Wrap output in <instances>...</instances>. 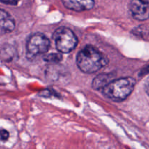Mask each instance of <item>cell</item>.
I'll return each mask as SVG.
<instances>
[{
  "instance_id": "obj_10",
  "label": "cell",
  "mask_w": 149,
  "mask_h": 149,
  "mask_svg": "<svg viewBox=\"0 0 149 149\" xmlns=\"http://www.w3.org/2000/svg\"><path fill=\"white\" fill-rule=\"evenodd\" d=\"M1 141H6L7 140H8L9 137H10V134H9L8 131L4 129H1Z\"/></svg>"
},
{
  "instance_id": "obj_12",
  "label": "cell",
  "mask_w": 149,
  "mask_h": 149,
  "mask_svg": "<svg viewBox=\"0 0 149 149\" xmlns=\"http://www.w3.org/2000/svg\"><path fill=\"white\" fill-rule=\"evenodd\" d=\"M146 92H147V94L149 95V84H148V86H147L146 87Z\"/></svg>"
},
{
  "instance_id": "obj_4",
  "label": "cell",
  "mask_w": 149,
  "mask_h": 149,
  "mask_svg": "<svg viewBox=\"0 0 149 149\" xmlns=\"http://www.w3.org/2000/svg\"><path fill=\"white\" fill-rule=\"evenodd\" d=\"M50 47V41L41 33H36L29 37L26 45L27 55L29 57H36L38 55L46 53Z\"/></svg>"
},
{
  "instance_id": "obj_3",
  "label": "cell",
  "mask_w": 149,
  "mask_h": 149,
  "mask_svg": "<svg viewBox=\"0 0 149 149\" xmlns=\"http://www.w3.org/2000/svg\"><path fill=\"white\" fill-rule=\"evenodd\" d=\"M56 49L61 53H68L75 49L78 39L74 32L66 27L56 29L52 34Z\"/></svg>"
},
{
  "instance_id": "obj_7",
  "label": "cell",
  "mask_w": 149,
  "mask_h": 149,
  "mask_svg": "<svg viewBox=\"0 0 149 149\" xmlns=\"http://www.w3.org/2000/svg\"><path fill=\"white\" fill-rule=\"evenodd\" d=\"M15 27V23L11 15L4 10H1L0 11L1 33L2 34L10 33L14 30Z\"/></svg>"
},
{
  "instance_id": "obj_2",
  "label": "cell",
  "mask_w": 149,
  "mask_h": 149,
  "mask_svg": "<svg viewBox=\"0 0 149 149\" xmlns=\"http://www.w3.org/2000/svg\"><path fill=\"white\" fill-rule=\"evenodd\" d=\"M136 81L132 77H125L112 80L103 89V94L114 102L126 100L134 90Z\"/></svg>"
},
{
  "instance_id": "obj_9",
  "label": "cell",
  "mask_w": 149,
  "mask_h": 149,
  "mask_svg": "<svg viewBox=\"0 0 149 149\" xmlns=\"http://www.w3.org/2000/svg\"><path fill=\"white\" fill-rule=\"evenodd\" d=\"M43 60L45 62L58 63L63 60V56L61 53H50L45 55Z\"/></svg>"
},
{
  "instance_id": "obj_8",
  "label": "cell",
  "mask_w": 149,
  "mask_h": 149,
  "mask_svg": "<svg viewBox=\"0 0 149 149\" xmlns=\"http://www.w3.org/2000/svg\"><path fill=\"white\" fill-rule=\"evenodd\" d=\"M114 75L112 74H101L97 75L92 82V87L94 90H103L107 84L112 81Z\"/></svg>"
},
{
  "instance_id": "obj_5",
  "label": "cell",
  "mask_w": 149,
  "mask_h": 149,
  "mask_svg": "<svg viewBox=\"0 0 149 149\" xmlns=\"http://www.w3.org/2000/svg\"><path fill=\"white\" fill-rule=\"evenodd\" d=\"M129 10L134 19L143 21L149 18V0H131Z\"/></svg>"
},
{
  "instance_id": "obj_6",
  "label": "cell",
  "mask_w": 149,
  "mask_h": 149,
  "mask_svg": "<svg viewBox=\"0 0 149 149\" xmlns=\"http://www.w3.org/2000/svg\"><path fill=\"white\" fill-rule=\"evenodd\" d=\"M62 2L67 9L77 12L90 10L95 6L94 0H62Z\"/></svg>"
},
{
  "instance_id": "obj_11",
  "label": "cell",
  "mask_w": 149,
  "mask_h": 149,
  "mask_svg": "<svg viewBox=\"0 0 149 149\" xmlns=\"http://www.w3.org/2000/svg\"><path fill=\"white\" fill-rule=\"evenodd\" d=\"M1 3L8 5H16L20 0H0Z\"/></svg>"
},
{
  "instance_id": "obj_1",
  "label": "cell",
  "mask_w": 149,
  "mask_h": 149,
  "mask_svg": "<svg viewBox=\"0 0 149 149\" xmlns=\"http://www.w3.org/2000/svg\"><path fill=\"white\" fill-rule=\"evenodd\" d=\"M108 63L107 56L92 45H87L77 54V65L84 73H95Z\"/></svg>"
}]
</instances>
